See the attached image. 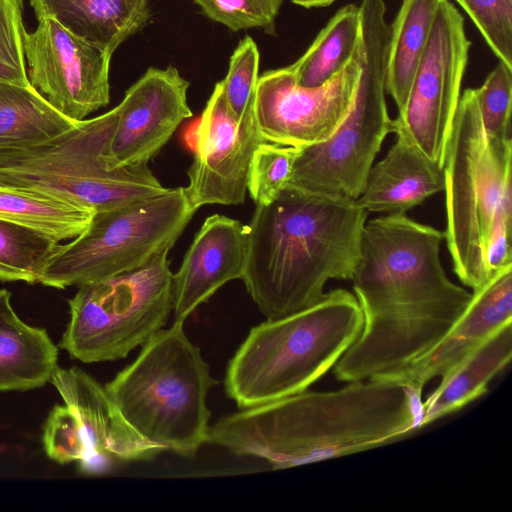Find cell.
<instances>
[{
    "label": "cell",
    "mask_w": 512,
    "mask_h": 512,
    "mask_svg": "<svg viewBox=\"0 0 512 512\" xmlns=\"http://www.w3.org/2000/svg\"><path fill=\"white\" fill-rule=\"evenodd\" d=\"M43 444L47 456L60 463L79 461L82 472L92 461V452L76 412L68 405H56L44 425Z\"/></svg>",
    "instance_id": "f1b7e54d"
},
{
    "label": "cell",
    "mask_w": 512,
    "mask_h": 512,
    "mask_svg": "<svg viewBox=\"0 0 512 512\" xmlns=\"http://www.w3.org/2000/svg\"><path fill=\"white\" fill-rule=\"evenodd\" d=\"M118 106L49 140L0 148V187L81 205L95 212L165 192L148 165L110 169L106 154Z\"/></svg>",
    "instance_id": "8992f818"
},
{
    "label": "cell",
    "mask_w": 512,
    "mask_h": 512,
    "mask_svg": "<svg viewBox=\"0 0 512 512\" xmlns=\"http://www.w3.org/2000/svg\"><path fill=\"white\" fill-rule=\"evenodd\" d=\"M470 47L463 16L449 0H439L407 101L392 119V132L407 138L441 166H444Z\"/></svg>",
    "instance_id": "8fae6325"
},
{
    "label": "cell",
    "mask_w": 512,
    "mask_h": 512,
    "mask_svg": "<svg viewBox=\"0 0 512 512\" xmlns=\"http://www.w3.org/2000/svg\"><path fill=\"white\" fill-rule=\"evenodd\" d=\"M512 358V322L499 327L473 352L443 375L422 402L420 427L455 412L487 392L490 381Z\"/></svg>",
    "instance_id": "7402d4cb"
},
{
    "label": "cell",
    "mask_w": 512,
    "mask_h": 512,
    "mask_svg": "<svg viewBox=\"0 0 512 512\" xmlns=\"http://www.w3.org/2000/svg\"><path fill=\"white\" fill-rule=\"evenodd\" d=\"M362 326L355 295L339 288L310 307L252 327L228 364L227 395L245 409L307 390L334 367Z\"/></svg>",
    "instance_id": "277c9868"
},
{
    "label": "cell",
    "mask_w": 512,
    "mask_h": 512,
    "mask_svg": "<svg viewBox=\"0 0 512 512\" xmlns=\"http://www.w3.org/2000/svg\"><path fill=\"white\" fill-rule=\"evenodd\" d=\"M189 82L179 71L151 67L117 105L119 117L106 154L110 169L147 165L178 126L192 116Z\"/></svg>",
    "instance_id": "9a60e30c"
},
{
    "label": "cell",
    "mask_w": 512,
    "mask_h": 512,
    "mask_svg": "<svg viewBox=\"0 0 512 512\" xmlns=\"http://www.w3.org/2000/svg\"><path fill=\"white\" fill-rule=\"evenodd\" d=\"M294 4L301 7L310 8H323L330 6L336 0H291Z\"/></svg>",
    "instance_id": "d590c367"
},
{
    "label": "cell",
    "mask_w": 512,
    "mask_h": 512,
    "mask_svg": "<svg viewBox=\"0 0 512 512\" xmlns=\"http://www.w3.org/2000/svg\"><path fill=\"white\" fill-rule=\"evenodd\" d=\"M61 242L36 229L0 219V281L39 283Z\"/></svg>",
    "instance_id": "4316f807"
},
{
    "label": "cell",
    "mask_w": 512,
    "mask_h": 512,
    "mask_svg": "<svg viewBox=\"0 0 512 512\" xmlns=\"http://www.w3.org/2000/svg\"><path fill=\"white\" fill-rule=\"evenodd\" d=\"M31 86L57 111L82 121L110 101L111 55L72 34L55 20L38 19L23 31Z\"/></svg>",
    "instance_id": "4fadbf2b"
},
{
    "label": "cell",
    "mask_w": 512,
    "mask_h": 512,
    "mask_svg": "<svg viewBox=\"0 0 512 512\" xmlns=\"http://www.w3.org/2000/svg\"><path fill=\"white\" fill-rule=\"evenodd\" d=\"M483 127L488 136L511 138L512 68L499 61L481 87L475 89Z\"/></svg>",
    "instance_id": "f546056e"
},
{
    "label": "cell",
    "mask_w": 512,
    "mask_h": 512,
    "mask_svg": "<svg viewBox=\"0 0 512 512\" xmlns=\"http://www.w3.org/2000/svg\"><path fill=\"white\" fill-rule=\"evenodd\" d=\"M499 61L512 68V0H454Z\"/></svg>",
    "instance_id": "4dcf8cb0"
},
{
    "label": "cell",
    "mask_w": 512,
    "mask_h": 512,
    "mask_svg": "<svg viewBox=\"0 0 512 512\" xmlns=\"http://www.w3.org/2000/svg\"><path fill=\"white\" fill-rule=\"evenodd\" d=\"M184 323L161 329L105 389L128 425L161 451L193 457L207 443L206 404L217 384Z\"/></svg>",
    "instance_id": "5b68a950"
},
{
    "label": "cell",
    "mask_w": 512,
    "mask_h": 512,
    "mask_svg": "<svg viewBox=\"0 0 512 512\" xmlns=\"http://www.w3.org/2000/svg\"><path fill=\"white\" fill-rule=\"evenodd\" d=\"M21 0H0V82L31 86L25 66Z\"/></svg>",
    "instance_id": "d6a6232c"
},
{
    "label": "cell",
    "mask_w": 512,
    "mask_h": 512,
    "mask_svg": "<svg viewBox=\"0 0 512 512\" xmlns=\"http://www.w3.org/2000/svg\"><path fill=\"white\" fill-rule=\"evenodd\" d=\"M78 122L57 111L32 86L0 82V148L43 142Z\"/></svg>",
    "instance_id": "cb8c5ba5"
},
{
    "label": "cell",
    "mask_w": 512,
    "mask_h": 512,
    "mask_svg": "<svg viewBox=\"0 0 512 512\" xmlns=\"http://www.w3.org/2000/svg\"><path fill=\"white\" fill-rule=\"evenodd\" d=\"M356 57L360 73L348 114L325 142L298 148L286 188L358 199L392 132L386 103L389 25L384 0H362Z\"/></svg>",
    "instance_id": "52a82bcc"
},
{
    "label": "cell",
    "mask_w": 512,
    "mask_h": 512,
    "mask_svg": "<svg viewBox=\"0 0 512 512\" xmlns=\"http://www.w3.org/2000/svg\"><path fill=\"white\" fill-rule=\"evenodd\" d=\"M297 150L263 142L254 151L247 190L256 205L271 203L286 188Z\"/></svg>",
    "instance_id": "83f0119b"
},
{
    "label": "cell",
    "mask_w": 512,
    "mask_h": 512,
    "mask_svg": "<svg viewBox=\"0 0 512 512\" xmlns=\"http://www.w3.org/2000/svg\"><path fill=\"white\" fill-rule=\"evenodd\" d=\"M368 214L357 199L290 188L256 205L241 279L267 320L314 305L330 279H351Z\"/></svg>",
    "instance_id": "3957f363"
},
{
    "label": "cell",
    "mask_w": 512,
    "mask_h": 512,
    "mask_svg": "<svg viewBox=\"0 0 512 512\" xmlns=\"http://www.w3.org/2000/svg\"><path fill=\"white\" fill-rule=\"evenodd\" d=\"M359 73L356 53L338 75L319 87L299 85L289 67L263 73L253 103L263 140L294 148L325 142L349 112Z\"/></svg>",
    "instance_id": "7c38bea8"
},
{
    "label": "cell",
    "mask_w": 512,
    "mask_h": 512,
    "mask_svg": "<svg viewBox=\"0 0 512 512\" xmlns=\"http://www.w3.org/2000/svg\"><path fill=\"white\" fill-rule=\"evenodd\" d=\"M422 391L369 378L327 392L302 391L220 418L207 443L262 458L274 469L384 445L420 428Z\"/></svg>",
    "instance_id": "7a4b0ae2"
},
{
    "label": "cell",
    "mask_w": 512,
    "mask_h": 512,
    "mask_svg": "<svg viewBox=\"0 0 512 512\" xmlns=\"http://www.w3.org/2000/svg\"><path fill=\"white\" fill-rule=\"evenodd\" d=\"M169 250L139 269L79 286L59 347L84 363L125 358L166 325L173 311Z\"/></svg>",
    "instance_id": "30bf717a"
},
{
    "label": "cell",
    "mask_w": 512,
    "mask_h": 512,
    "mask_svg": "<svg viewBox=\"0 0 512 512\" xmlns=\"http://www.w3.org/2000/svg\"><path fill=\"white\" fill-rule=\"evenodd\" d=\"M211 20L232 31L261 27L273 32L283 0H194Z\"/></svg>",
    "instance_id": "1f68e13d"
},
{
    "label": "cell",
    "mask_w": 512,
    "mask_h": 512,
    "mask_svg": "<svg viewBox=\"0 0 512 512\" xmlns=\"http://www.w3.org/2000/svg\"><path fill=\"white\" fill-rule=\"evenodd\" d=\"M259 51L256 43L246 35L238 44L222 80L223 92L233 116L240 120L255 93L259 72Z\"/></svg>",
    "instance_id": "836d02e7"
},
{
    "label": "cell",
    "mask_w": 512,
    "mask_h": 512,
    "mask_svg": "<svg viewBox=\"0 0 512 512\" xmlns=\"http://www.w3.org/2000/svg\"><path fill=\"white\" fill-rule=\"evenodd\" d=\"M438 3L439 0H402L392 25H389L385 86L398 112L407 101Z\"/></svg>",
    "instance_id": "603a6c76"
},
{
    "label": "cell",
    "mask_w": 512,
    "mask_h": 512,
    "mask_svg": "<svg viewBox=\"0 0 512 512\" xmlns=\"http://www.w3.org/2000/svg\"><path fill=\"white\" fill-rule=\"evenodd\" d=\"M254 95L240 120L231 113L222 81L215 84L194 129V158L184 191L193 211L210 204L239 205L245 201L249 167L265 142L255 120Z\"/></svg>",
    "instance_id": "5bb4252c"
},
{
    "label": "cell",
    "mask_w": 512,
    "mask_h": 512,
    "mask_svg": "<svg viewBox=\"0 0 512 512\" xmlns=\"http://www.w3.org/2000/svg\"><path fill=\"white\" fill-rule=\"evenodd\" d=\"M443 239V232L404 214L366 222L350 279L363 326L333 367L338 381H362L408 366L465 311L472 293L447 277L440 259Z\"/></svg>",
    "instance_id": "6da1fadb"
},
{
    "label": "cell",
    "mask_w": 512,
    "mask_h": 512,
    "mask_svg": "<svg viewBox=\"0 0 512 512\" xmlns=\"http://www.w3.org/2000/svg\"><path fill=\"white\" fill-rule=\"evenodd\" d=\"M511 196L505 198L493 216L486 245V265L489 276L512 265L511 258Z\"/></svg>",
    "instance_id": "e575fe53"
},
{
    "label": "cell",
    "mask_w": 512,
    "mask_h": 512,
    "mask_svg": "<svg viewBox=\"0 0 512 512\" xmlns=\"http://www.w3.org/2000/svg\"><path fill=\"white\" fill-rule=\"evenodd\" d=\"M194 213L184 187L97 211L80 235L60 245L39 283L64 289L139 269L174 246Z\"/></svg>",
    "instance_id": "9c48e42d"
},
{
    "label": "cell",
    "mask_w": 512,
    "mask_h": 512,
    "mask_svg": "<svg viewBox=\"0 0 512 512\" xmlns=\"http://www.w3.org/2000/svg\"><path fill=\"white\" fill-rule=\"evenodd\" d=\"M396 136L386 156L370 168L357 199L368 213L404 214L444 190V167L407 138Z\"/></svg>",
    "instance_id": "d6986e66"
},
{
    "label": "cell",
    "mask_w": 512,
    "mask_h": 512,
    "mask_svg": "<svg viewBox=\"0 0 512 512\" xmlns=\"http://www.w3.org/2000/svg\"><path fill=\"white\" fill-rule=\"evenodd\" d=\"M509 322H512V265L492 274L472 292L465 311L432 349L400 370L373 378L399 380L422 391L430 380L445 375Z\"/></svg>",
    "instance_id": "e0dca14e"
},
{
    "label": "cell",
    "mask_w": 512,
    "mask_h": 512,
    "mask_svg": "<svg viewBox=\"0 0 512 512\" xmlns=\"http://www.w3.org/2000/svg\"><path fill=\"white\" fill-rule=\"evenodd\" d=\"M11 293L0 290V392L26 391L50 381L58 348L45 329L22 321L11 305Z\"/></svg>",
    "instance_id": "44dd1931"
},
{
    "label": "cell",
    "mask_w": 512,
    "mask_h": 512,
    "mask_svg": "<svg viewBox=\"0 0 512 512\" xmlns=\"http://www.w3.org/2000/svg\"><path fill=\"white\" fill-rule=\"evenodd\" d=\"M94 213L89 207L0 187V219L36 229L60 242L80 235Z\"/></svg>",
    "instance_id": "484cf974"
},
{
    "label": "cell",
    "mask_w": 512,
    "mask_h": 512,
    "mask_svg": "<svg viewBox=\"0 0 512 512\" xmlns=\"http://www.w3.org/2000/svg\"><path fill=\"white\" fill-rule=\"evenodd\" d=\"M512 139L486 134L475 89L460 96L444 160L446 229L453 270L473 291L490 277L486 245L493 216L511 194Z\"/></svg>",
    "instance_id": "ba28073f"
},
{
    "label": "cell",
    "mask_w": 512,
    "mask_h": 512,
    "mask_svg": "<svg viewBox=\"0 0 512 512\" xmlns=\"http://www.w3.org/2000/svg\"><path fill=\"white\" fill-rule=\"evenodd\" d=\"M50 382L84 428L93 456L86 473L104 471L113 459L148 460L162 452L128 425L105 387L85 371L57 366Z\"/></svg>",
    "instance_id": "ac0fdd59"
},
{
    "label": "cell",
    "mask_w": 512,
    "mask_h": 512,
    "mask_svg": "<svg viewBox=\"0 0 512 512\" xmlns=\"http://www.w3.org/2000/svg\"><path fill=\"white\" fill-rule=\"evenodd\" d=\"M360 9L341 7L289 69L299 85L319 87L338 75L354 58L360 38Z\"/></svg>",
    "instance_id": "d4e9b609"
},
{
    "label": "cell",
    "mask_w": 512,
    "mask_h": 512,
    "mask_svg": "<svg viewBox=\"0 0 512 512\" xmlns=\"http://www.w3.org/2000/svg\"><path fill=\"white\" fill-rule=\"evenodd\" d=\"M37 19L50 18L111 56L150 18V0H30Z\"/></svg>",
    "instance_id": "ffe728a7"
},
{
    "label": "cell",
    "mask_w": 512,
    "mask_h": 512,
    "mask_svg": "<svg viewBox=\"0 0 512 512\" xmlns=\"http://www.w3.org/2000/svg\"><path fill=\"white\" fill-rule=\"evenodd\" d=\"M247 250V226L220 214L207 217L172 277L174 322L184 323L224 284L241 279Z\"/></svg>",
    "instance_id": "2e32d148"
}]
</instances>
